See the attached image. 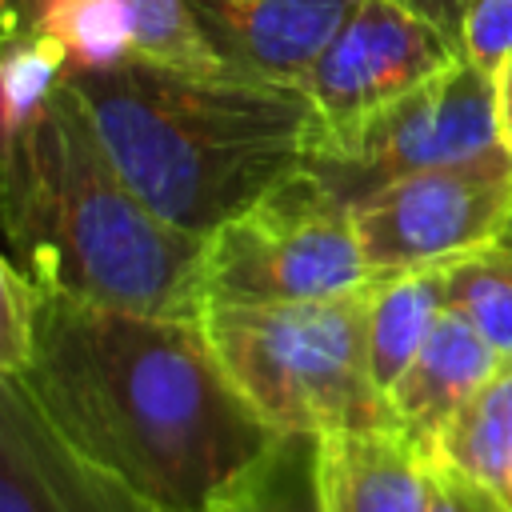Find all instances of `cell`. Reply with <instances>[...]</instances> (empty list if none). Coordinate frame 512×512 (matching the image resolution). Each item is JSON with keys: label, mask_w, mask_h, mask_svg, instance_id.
Wrapping results in <instances>:
<instances>
[{"label": "cell", "mask_w": 512, "mask_h": 512, "mask_svg": "<svg viewBox=\"0 0 512 512\" xmlns=\"http://www.w3.org/2000/svg\"><path fill=\"white\" fill-rule=\"evenodd\" d=\"M12 380L68 448L172 512H204L284 436L232 384L200 320L40 292Z\"/></svg>", "instance_id": "1"}, {"label": "cell", "mask_w": 512, "mask_h": 512, "mask_svg": "<svg viewBox=\"0 0 512 512\" xmlns=\"http://www.w3.org/2000/svg\"><path fill=\"white\" fill-rule=\"evenodd\" d=\"M64 84L136 196L196 236L308 168L324 132L300 84L232 68L128 56L104 68H64Z\"/></svg>", "instance_id": "2"}, {"label": "cell", "mask_w": 512, "mask_h": 512, "mask_svg": "<svg viewBox=\"0 0 512 512\" xmlns=\"http://www.w3.org/2000/svg\"><path fill=\"white\" fill-rule=\"evenodd\" d=\"M0 224L8 260L40 292L180 320L204 312V236L136 196L64 80L0 140Z\"/></svg>", "instance_id": "3"}, {"label": "cell", "mask_w": 512, "mask_h": 512, "mask_svg": "<svg viewBox=\"0 0 512 512\" xmlns=\"http://www.w3.org/2000/svg\"><path fill=\"white\" fill-rule=\"evenodd\" d=\"M372 284L304 304H208L200 324L244 400L276 432L396 428L368 364Z\"/></svg>", "instance_id": "4"}, {"label": "cell", "mask_w": 512, "mask_h": 512, "mask_svg": "<svg viewBox=\"0 0 512 512\" xmlns=\"http://www.w3.org/2000/svg\"><path fill=\"white\" fill-rule=\"evenodd\" d=\"M208 304H304L348 296L376 280L364 260L352 200L316 168H300L252 208L204 236Z\"/></svg>", "instance_id": "5"}, {"label": "cell", "mask_w": 512, "mask_h": 512, "mask_svg": "<svg viewBox=\"0 0 512 512\" xmlns=\"http://www.w3.org/2000/svg\"><path fill=\"white\" fill-rule=\"evenodd\" d=\"M500 152L508 148L500 140L496 76L460 56L368 120L324 132L308 168L356 204L388 180L476 164Z\"/></svg>", "instance_id": "6"}, {"label": "cell", "mask_w": 512, "mask_h": 512, "mask_svg": "<svg viewBox=\"0 0 512 512\" xmlns=\"http://www.w3.org/2000/svg\"><path fill=\"white\" fill-rule=\"evenodd\" d=\"M352 216L376 276L460 260L508 232L512 152L388 180L360 196Z\"/></svg>", "instance_id": "7"}, {"label": "cell", "mask_w": 512, "mask_h": 512, "mask_svg": "<svg viewBox=\"0 0 512 512\" xmlns=\"http://www.w3.org/2000/svg\"><path fill=\"white\" fill-rule=\"evenodd\" d=\"M456 60L460 44L432 20L396 0H360L300 88L312 96L324 132H340Z\"/></svg>", "instance_id": "8"}, {"label": "cell", "mask_w": 512, "mask_h": 512, "mask_svg": "<svg viewBox=\"0 0 512 512\" xmlns=\"http://www.w3.org/2000/svg\"><path fill=\"white\" fill-rule=\"evenodd\" d=\"M0 28L52 36L68 52V68H104L128 56L224 68L188 0H0Z\"/></svg>", "instance_id": "9"}, {"label": "cell", "mask_w": 512, "mask_h": 512, "mask_svg": "<svg viewBox=\"0 0 512 512\" xmlns=\"http://www.w3.org/2000/svg\"><path fill=\"white\" fill-rule=\"evenodd\" d=\"M0 512H172L132 492L36 412L28 392L0 376Z\"/></svg>", "instance_id": "10"}, {"label": "cell", "mask_w": 512, "mask_h": 512, "mask_svg": "<svg viewBox=\"0 0 512 512\" xmlns=\"http://www.w3.org/2000/svg\"><path fill=\"white\" fill-rule=\"evenodd\" d=\"M360 0H188L216 60L240 76L304 84Z\"/></svg>", "instance_id": "11"}, {"label": "cell", "mask_w": 512, "mask_h": 512, "mask_svg": "<svg viewBox=\"0 0 512 512\" xmlns=\"http://www.w3.org/2000/svg\"><path fill=\"white\" fill-rule=\"evenodd\" d=\"M324 512H432L436 460L400 428L316 436Z\"/></svg>", "instance_id": "12"}, {"label": "cell", "mask_w": 512, "mask_h": 512, "mask_svg": "<svg viewBox=\"0 0 512 512\" xmlns=\"http://www.w3.org/2000/svg\"><path fill=\"white\" fill-rule=\"evenodd\" d=\"M496 368H500V356L492 352V344L460 312L444 308L428 340L420 344V352L388 388V408L396 428L432 456L452 416L468 404L476 388H484V380Z\"/></svg>", "instance_id": "13"}, {"label": "cell", "mask_w": 512, "mask_h": 512, "mask_svg": "<svg viewBox=\"0 0 512 512\" xmlns=\"http://www.w3.org/2000/svg\"><path fill=\"white\" fill-rule=\"evenodd\" d=\"M444 264L404 268V272H380L368 292V364L376 388L388 396V388L400 380L408 360L428 340L436 316L444 312Z\"/></svg>", "instance_id": "14"}, {"label": "cell", "mask_w": 512, "mask_h": 512, "mask_svg": "<svg viewBox=\"0 0 512 512\" xmlns=\"http://www.w3.org/2000/svg\"><path fill=\"white\" fill-rule=\"evenodd\" d=\"M432 460L488 484L512 504V364L496 368L468 396L436 440Z\"/></svg>", "instance_id": "15"}, {"label": "cell", "mask_w": 512, "mask_h": 512, "mask_svg": "<svg viewBox=\"0 0 512 512\" xmlns=\"http://www.w3.org/2000/svg\"><path fill=\"white\" fill-rule=\"evenodd\" d=\"M204 512H324L316 476V436L284 432Z\"/></svg>", "instance_id": "16"}, {"label": "cell", "mask_w": 512, "mask_h": 512, "mask_svg": "<svg viewBox=\"0 0 512 512\" xmlns=\"http://www.w3.org/2000/svg\"><path fill=\"white\" fill-rule=\"evenodd\" d=\"M444 304L460 312L512 364V240L500 236L460 260L444 264Z\"/></svg>", "instance_id": "17"}, {"label": "cell", "mask_w": 512, "mask_h": 512, "mask_svg": "<svg viewBox=\"0 0 512 512\" xmlns=\"http://www.w3.org/2000/svg\"><path fill=\"white\" fill-rule=\"evenodd\" d=\"M68 52L40 32H0V140L16 136L64 80Z\"/></svg>", "instance_id": "18"}, {"label": "cell", "mask_w": 512, "mask_h": 512, "mask_svg": "<svg viewBox=\"0 0 512 512\" xmlns=\"http://www.w3.org/2000/svg\"><path fill=\"white\" fill-rule=\"evenodd\" d=\"M36 300H40V292L4 256L0 260V376H16L20 364L28 360Z\"/></svg>", "instance_id": "19"}, {"label": "cell", "mask_w": 512, "mask_h": 512, "mask_svg": "<svg viewBox=\"0 0 512 512\" xmlns=\"http://www.w3.org/2000/svg\"><path fill=\"white\" fill-rule=\"evenodd\" d=\"M460 56L496 76L512 56V0H472L460 24Z\"/></svg>", "instance_id": "20"}, {"label": "cell", "mask_w": 512, "mask_h": 512, "mask_svg": "<svg viewBox=\"0 0 512 512\" xmlns=\"http://www.w3.org/2000/svg\"><path fill=\"white\" fill-rule=\"evenodd\" d=\"M432 512H512V504L492 492L488 484L448 468L436 460V496H432Z\"/></svg>", "instance_id": "21"}, {"label": "cell", "mask_w": 512, "mask_h": 512, "mask_svg": "<svg viewBox=\"0 0 512 512\" xmlns=\"http://www.w3.org/2000/svg\"><path fill=\"white\" fill-rule=\"evenodd\" d=\"M396 4H404V8H412L416 16L432 20L440 32H448V36L460 44V24H464V12H468L472 0H396Z\"/></svg>", "instance_id": "22"}, {"label": "cell", "mask_w": 512, "mask_h": 512, "mask_svg": "<svg viewBox=\"0 0 512 512\" xmlns=\"http://www.w3.org/2000/svg\"><path fill=\"white\" fill-rule=\"evenodd\" d=\"M496 112H500V140L512 152V56L496 68Z\"/></svg>", "instance_id": "23"}, {"label": "cell", "mask_w": 512, "mask_h": 512, "mask_svg": "<svg viewBox=\"0 0 512 512\" xmlns=\"http://www.w3.org/2000/svg\"><path fill=\"white\" fill-rule=\"evenodd\" d=\"M504 236H508V240H512V220H508V232H504Z\"/></svg>", "instance_id": "24"}]
</instances>
